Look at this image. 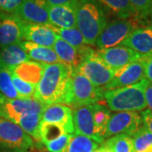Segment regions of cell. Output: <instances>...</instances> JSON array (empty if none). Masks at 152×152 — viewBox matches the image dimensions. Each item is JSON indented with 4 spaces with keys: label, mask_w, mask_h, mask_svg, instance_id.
<instances>
[{
    "label": "cell",
    "mask_w": 152,
    "mask_h": 152,
    "mask_svg": "<svg viewBox=\"0 0 152 152\" xmlns=\"http://www.w3.org/2000/svg\"><path fill=\"white\" fill-rule=\"evenodd\" d=\"M94 104L86 105L73 110V121L76 134L86 136L98 143L94 124ZM99 144V143H98Z\"/></svg>",
    "instance_id": "cell-17"
},
{
    "label": "cell",
    "mask_w": 152,
    "mask_h": 152,
    "mask_svg": "<svg viewBox=\"0 0 152 152\" xmlns=\"http://www.w3.org/2000/svg\"><path fill=\"white\" fill-rule=\"evenodd\" d=\"M121 46L134 50L144 58L152 56V22L135 28Z\"/></svg>",
    "instance_id": "cell-14"
},
{
    "label": "cell",
    "mask_w": 152,
    "mask_h": 152,
    "mask_svg": "<svg viewBox=\"0 0 152 152\" xmlns=\"http://www.w3.org/2000/svg\"><path fill=\"white\" fill-rule=\"evenodd\" d=\"M99 147V144L92 139L75 134L71 135L69 144L61 152H93Z\"/></svg>",
    "instance_id": "cell-25"
},
{
    "label": "cell",
    "mask_w": 152,
    "mask_h": 152,
    "mask_svg": "<svg viewBox=\"0 0 152 152\" xmlns=\"http://www.w3.org/2000/svg\"><path fill=\"white\" fill-rule=\"evenodd\" d=\"M58 38L50 24L25 23L24 40L47 48H53Z\"/></svg>",
    "instance_id": "cell-18"
},
{
    "label": "cell",
    "mask_w": 152,
    "mask_h": 152,
    "mask_svg": "<svg viewBox=\"0 0 152 152\" xmlns=\"http://www.w3.org/2000/svg\"><path fill=\"white\" fill-rule=\"evenodd\" d=\"M21 2L22 0H0V11L14 15Z\"/></svg>",
    "instance_id": "cell-34"
},
{
    "label": "cell",
    "mask_w": 152,
    "mask_h": 152,
    "mask_svg": "<svg viewBox=\"0 0 152 152\" xmlns=\"http://www.w3.org/2000/svg\"><path fill=\"white\" fill-rule=\"evenodd\" d=\"M107 25L106 11L96 0H78L76 26L88 46H96V40Z\"/></svg>",
    "instance_id": "cell-3"
},
{
    "label": "cell",
    "mask_w": 152,
    "mask_h": 152,
    "mask_svg": "<svg viewBox=\"0 0 152 152\" xmlns=\"http://www.w3.org/2000/svg\"><path fill=\"white\" fill-rule=\"evenodd\" d=\"M12 80L14 86L19 94L20 98H32L36 93V86L32 84L24 81L12 73Z\"/></svg>",
    "instance_id": "cell-32"
},
{
    "label": "cell",
    "mask_w": 152,
    "mask_h": 152,
    "mask_svg": "<svg viewBox=\"0 0 152 152\" xmlns=\"http://www.w3.org/2000/svg\"><path fill=\"white\" fill-rule=\"evenodd\" d=\"M51 26L58 37L63 39L67 43L70 44L71 46L75 47L76 48H80L86 45L81 32L77 27L62 29V28L54 27L53 26Z\"/></svg>",
    "instance_id": "cell-27"
},
{
    "label": "cell",
    "mask_w": 152,
    "mask_h": 152,
    "mask_svg": "<svg viewBox=\"0 0 152 152\" xmlns=\"http://www.w3.org/2000/svg\"><path fill=\"white\" fill-rule=\"evenodd\" d=\"M145 78L148 81L152 82V56L145 58Z\"/></svg>",
    "instance_id": "cell-36"
},
{
    "label": "cell",
    "mask_w": 152,
    "mask_h": 152,
    "mask_svg": "<svg viewBox=\"0 0 152 152\" xmlns=\"http://www.w3.org/2000/svg\"><path fill=\"white\" fill-rule=\"evenodd\" d=\"M103 144L112 152H134L133 139L128 134H118L110 137Z\"/></svg>",
    "instance_id": "cell-28"
},
{
    "label": "cell",
    "mask_w": 152,
    "mask_h": 152,
    "mask_svg": "<svg viewBox=\"0 0 152 152\" xmlns=\"http://www.w3.org/2000/svg\"><path fill=\"white\" fill-rule=\"evenodd\" d=\"M103 89L94 86L87 78L72 71L66 104L74 108L98 103L104 99Z\"/></svg>",
    "instance_id": "cell-5"
},
{
    "label": "cell",
    "mask_w": 152,
    "mask_h": 152,
    "mask_svg": "<svg viewBox=\"0 0 152 152\" xmlns=\"http://www.w3.org/2000/svg\"><path fill=\"white\" fill-rule=\"evenodd\" d=\"M149 81L142 80L137 84L111 91H105L104 99L110 111L138 112L146 108L145 91Z\"/></svg>",
    "instance_id": "cell-4"
},
{
    "label": "cell",
    "mask_w": 152,
    "mask_h": 152,
    "mask_svg": "<svg viewBox=\"0 0 152 152\" xmlns=\"http://www.w3.org/2000/svg\"><path fill=\"white\" fill-rule=\"evenodd\" d=\"M0 93L10 99L20 98L12 80V71L5 66L0 67Z\"/></svg>",
    "instance_id": "cell-29"
},
{
    "label": "cell",
    "mask_w": 152,
    "mask_h": 152,
    "mask_svg": "<svg viewBox=\"0 0 152 152\" xmlns=\"http://www.w3.org/2000/svg\"><path fill=\"white\" fill-rule=\"evenodd\" d=\"M2 66H4L3 64H2V62H1V59H0V67H2Z\"/></svg>",
    "instance_id": "cell-42"
},
{
    "label": "cell",
    "mask_w": 152,
    "mask_h": 152,
    "mask_svg": "<svg viewBox=\"0 0 152 152\" xmlns=\"http://www.w3.org/2000/svg\"><path fill=\"white\" fill-rule=\"evenodd\" d=\"M143 126L152 133V112L150 110L143 111L141 113Z\"/></svg>",
    "instance_id": "cell-35"
},
{
    "label": "cell",
    "mask_w": 152,
    "mask_h": 152,
    "mask_svg": "<svg viewBox=\"0 0 152 152\" xmlns=\"http://www.w3.org/2000/svg\"><path fill=\"white\" fill-rule=\"evenodd\" d=\"M74 70L85 76L94 86L102 89L108 85L117 73L104 64L94 49Z\"/></svg>",
    "instance_id": "cell-6"
},
{
    "label": "cell",
    "mask_w": 152,
    "mask_h": 152,
    "mask_svg": "<svg viewBox=\"0 0 152 152\" xmlns=\"http://www.w3.org/2000/svg\"><path fill=\"white\" fill-rule=\"evenodd\" d=\"M46 106L35 97L10 99L0 93V117L19 125L35 141L41 142L39 128Z\"/></svg>",
    "instance_id": "cell-1"
},
{
    "label": "cell",
    "mask_w": 152,
    "mask_h": 152,
    "mask_svg": "<svg viewBox=\"0 0 152 152\" xmlns=\"http://www.w3.org/2000/svg\"><path fill=\"white\" fill-rule=\"evenodd\" d=\"M71 135L72 134H65L64 135L60 136L59 138H58L53 141L50 142L46 145L47 150L48 151V152H61L62 151H64L67 146V145L69 144Z\"/></svg>",
    "instance_id": "cell-33"
},
{
    "label": "cell",
    "mask_w": 152,
    "mask_h": 152,
    "mask_svg": "<svg viewBox=\"0 0 152 152\" xmlns=\"http://www.w3.org/2000/svg\"><path fill=\"white\" fill-rule=\"evenodd\" d=\"M78 0H47L48 6H59L77 3Z\"/></svg>",
    "instance_id": "cell-38"
},
{
    "label": "cell",
    "mask_w": 152,
    "mask_h": 152,
    "mask_svg": "<svg viewBox=\"0 0 152 152\" xmlns=\"http://www.w3.org/2000/svg\"><path fill=\"white\" fill-rule=\"evenodd\" d=\"M138 19H117L107 23L102 32L96 40V46L99 49H107L117 47L128 37L135 28L140 26Z\"/></svg>",
    "instance_id": "cell-8"
},
{
    "label": "cell",
    "mask_w": 152,
    "mask_h": 152,
    "mask_svg": "<svg viewBox=\"0 0 152 152\" xmlns=\"http://www.w3.org/2000/svg\"><path fill=\"white\" fill-rule=\"evenodd\" d=\"M98 57L110 69L118 71L131 63L141 59L144 57L134 50L124 46L96 50Z\"/></svg>",
    "instance_id": "cell-10"
},
{
    "label": "cell",
    "mask_w": 152,
    "mask_h": 152,
    "mask_svg": "<svg viewBox=\"0 0 152 152\" xmlns=\"http://www.w3.org/2000/svg\"><path fill=\"white\" fill-rule=\"evenodd\" d=\"M104 10L121 20L138 19L137 15L129 0H96ZM139 20V19H138Z\"/></svg>",
    "instance_id": "cell-22"
},
{
    "label": "cell",
    "mask_w": 152,
    "mask_h": 152,
    "mask_svg": "<svg viewBox=\"0 0 152 152\" xmlns=\"http://www.w3.org/2000/svg\"><path fill=\"white\" fill-rule=\"evenodd\" d=\"M93 152H98V149H97V150H96V151H94Z\"/></svg>",
    "instance_id": "cell-43"
},
{
    "label": "cell",
    "mask_w": 152,
    "mask_h": 152,
    "mask_svg": "<svg viewBox=\"0 0 152 152\" xmlns=\"http://www.w3.org/2000/svg\"><path fill=\"white\" fill-rule=\"evenodd\" d=\"M41 122H48L61 125L69 134H73L75 133L73 110L70 107L64 104H52L46 106L42 113Z\"/></svg>",
    "instance_id": "cell-16"
},
{
    "label": "cell",
    "mask_w": 152,
    "mask_h": 152,
    "mask_svg": "<svg viewBox=\"0 0 152 152\" xmlns=\"http://www.w3.org/2000/svg\"><path fill=\"white\" fill-rule=\"evenodd\" d=\"M34 140L16 124L0 117V147L14 151L30 152Z\"/></svg>",
    "instance_id": "cell-7"
},
{
    "label": "cell",
    "mask_w": 152,
    "mask_h": 152,
    "mask_svg": "<svg viewBox=\"0 0 152 152\" xmlns=\"http://www.w3.org/2000/svg\"><path fill=\"white\" fill-rule=\"evenodd\" d=\"M134 152H145L152 145V133L142 126L133 136Z\"/></svg>",
    "instance_id": "cell-30"
},
{
    "label": "cell",
    "mask_w": 152,
    "mask_h": 152,
    "mask_svg": "<svg viewBox=\"0 0 152 152\" xmlns=\"http://www.w3.org/2000/svg\"><path fill=\"white\" fill-rule=\"evenodd\" d=\"M142 126L141 114L136 112H118L111 114L105 139L118 134L133 136Z\"/></svg>",
    "instance_id": "cell-9"
},
{
    "label": "cell",
    "mask_w": 152,
    "mask_h": 152,
    "mask_svg": "<svg viewBox=\"0 0 152 152\" xmlns=\"http://www.w3.org/2000/svg\"><path fill=\"white\" fill-rule=\"evenodd\" d=\"M78 3V2H77ZM77 3L59 6H48L49 24L54 27L69 29L76 26Z\"/></svg>",
    "instance_id": "cell-19"
},
{
    "label": "cell",
    "mask_w": 152,
    "mask_h": 152,
    "mask_svg": "<svg viewBox=\"0 0 152 152\" xmlns=\"http://www.w3.org/2000/svg\"><path fill=\"white\" fill-rule=\"evenodd\" d=\"M145 58L131 63L129 65L117 71L114 78L107 86L104 87V91H111L119 89L123 87L129 86L137 84L145 78Z\"/></svg>",
    "instance_id": "cell-12"
},
{
    "label": "cell",
    "mask_w": 152,
    "mask_h": 152,
    "mask_svg": "<svg viewBox=\"0 0 152 152\" xmlns=\"http://www.w3.org/2000/svg\"><path fill=\"white\" fill-rule=\"evenodd\" d=\"M44 69V64H40L34 61H27L20 65L15 66L10 70L14 75L18 76L24 81L37 86L42 77Z\"/></svg>",
    "instance_id": "cell-21"
},
{
    "label": "cell",
    "mask_w": 152,
    "mask_h": 152,
    "mask_svg": "<svg viewBox=\"0 0 152 152\" xmlns=\"http://www.w3.org/2000/svg\"><path fill=\"white\" fill-rule=\"evenodd\" d=\"M14 15L25 23L49 24L47 0H22Z\"/></svg>",
    "instance_id": "cell-13"
},
{
    "label": "cell",
    "mask_w": 152,
    "mask_h": 152,
    "mask_svg": "<svg viewBox=\"0 0 152 152\" xmlns=\"http://www.w3.org/2000/svg\"><path fill=\"white\" fill-rule=\"evenodd\" d=\"M145 97L148 110L152 112V82L149 81V84L147 85L145 91Z\"/></svg>",
    "instance_id": "cell-37"
},
{
    "label": "cell",
    "mask_w": 152,
    "mask_h": 152,
    "mask_svg": "<svg viewBox=\"0 0 152 152\" xmlns=\"http://www.w3.org/2000/svg\"><path fill=\"white\" fill-rule=\"evenodd\" d=\"M98 152H112V151L109 149L108 147L106 146L104 144H102L101 146L98 148Z\"/></svg>",
    "instance_id": "cell-39"
},
{
    "label": "cell",
    "mask_w": 152,
    "mask_h": 152,
    "mask_svg": "<svg viewBox=\"0 0 152 152\" xmlns=\"http://www.w3.org/2000/svg\"><path fill=\"white\" fill-rule=\"evenodd\" d=\"M39 134L41 143L47 145L50 142L53 141L59 138L60 136L64 135L67 133L61 125L48 122H41Z\"/></svg>",
    "instance_id": "cell-26"
},
{
    "label": "cell",
    "mask_w": 152,
    "mask_h": 152,
    "mask_svg": "<svg viewBox=\"0 0 152 152\" xmlns=\"http://www.w3.org/2000/svg\"><path fill=\"white\" fill-rule=\"evenodd\" d=\"M43 75L34 97L45 105L66 104L73 69L62 63L44 64Z\"/></svg>",
    "instance_id": "cell-2"
},
{
    "label": "cell",
    "mask_w": 152,
    "mask_h": 152,
    "mask_svg": "<svg viewBox=\"0 0 152 152\" xmlns=\"http://www.w3.org/2000/svg\"><path fill=\"white\" fill-rule=\"evenodd\" d=\"M0 59L2 64L10 69L30 61L27 53L23 49L20 43L13 44L0 48Z\"/></svg>",
    "instance_id": "cell-23"
},
{
    "label": "cell",
    "mask_w": 152,
    "mask_h": 152,
    "mask_svg": "<svg viewBox=\"0 0 152 152\" xmlns=\"http://www.w3.org/2000/svg\"><path fill=\"white\" fill-rule=\"evenodd\" d=\"M145 152H152V145H151V146L149 147V148H148V149H147L146 151H145Z\"/></svg>",
    "instance_id": "cell-40"
},
{
    "label": "cell",
    "mask_w": 152,
    "mask_h": 152,
    "mask_svg": "<svg viewBox=\"0 0 152 152\" xmlns=\"http://www.w3.org/2000/svg\"><path fill=\"white\" fill-rule=\"evenodd\" d=\"M53 49L59 58L61 63L70 67L73 69H75L77 66L93 50L88 45L76 48L58 37L55 42Z\"/></svg>",
    "instance_id": "cell-15"
},
{
    "label": "cell",
    "mask_w": 152,
    "mask_h": 152,
    "mask_svg": "<svg viewBox=\"0 0 152 152\" xmlns=\"http://www.w3.org/2000/svg\"><path fill=\"white\" fill-rule=\"evenodd\" d=\"M24 26L25 22L16 15L0 11V48L22 42Z\"/></svg>",
    "instance_id": "cell-11"
},
{
    "label": "cell",
    "mask_w": 152,
    "mask_h": 152,
    "mask_svg": "<svg viewBox=\"0 0 152 152\" xmlns=\"http://www.w3.org/2000/svg\"><path fill=\"white\" fill-rule=\"evenodd\" d=\"M20 45L27 53L29 58L34 62L44 64H53L61 63L59 58L56 54L54 50L51 48L42 47L26 41L20 42Z\"/></svg>",
    "instance_id": "cell-20"
},
{
    "label": "cell",
    "mask_w": 152,
    "mask_h": 152,
    "mask_svg": "<svg viewBox=\"0 0 152 152\" xmlns=\"http://www.w3.org/2000/svg\"><path fill=\"white\" fill-rule=\"evenodd\" d=\"M140 20L152 18V0H129Z\"/></svg>",
    "instance_id": "cell-31"
},
{
    "label": "cell",
    "mask_w": 152,
    "mask_h": 152,
    "mask_svg": "<svg viewBox=\"0 0 152 152\" xmlns=\"http://www.w3.org/2000/svg\"><path fill=\"white\" fill-rule=\"evenodd\" d=\"M111 117V111L107 107L101 103L94 104V124L96 128V133L99 144H103L105 142V135L107 124Z\"/></svg>",
    "instance_id": "cell-24"
},
{
    "label": "cell",
    "mask_w": 152,
    "mask_h": 152,
    "mask_svg": "<svg viewBox=\"0 0 152 152\" xmlns=\"http://www.w3.org/2000/svg\"><path fill=\"white\" fill-rule=\"evenodd\" d=\"M0 152H19V151H9V150H3V151H0Z\"/></svg>",
    "instance_id": "cell-41"
}]
</instances>
